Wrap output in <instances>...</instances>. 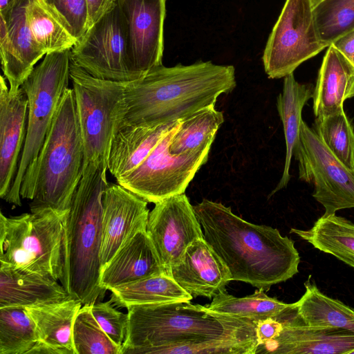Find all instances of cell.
<instances>
[{
	"label": "cell",
	"instance_id": "obj_1",
	"mask_svg": "<svg viewBox=\"0 0 354 354\" xmlns=\"http://www.w3.org/2000/svg\"><path fill=\"white\" fill-rule=\"evenodd\" d=\"M193 207L204 239L228 268L232 281L266 291L299 272L294 241L277 229L250 223L230 207L207 199Z\"/></svg>",
	"mask_w": 354,
	"mask_h": 354
},
{
	"label": "cell",
	"instance_id": "obj_2",
	"mask_svg": "<svg viewBox=\"0 0 354 354\" xmlns=\"http://www.w3.org/2000/svg\"><path fill=\"white\" fill-rule=\"evenodd\" d=\"M236 85L232 65L199 61L190 65L156 66L126 83L123 124H160L183 120L215 105L221 94L230 93Z\"/></svg>",
	"mask_w": 354,
	"mask_h": 354
},
{
	"label": "cell",
	"instance_id": "obj_3",
	"mask_svg": "<svg viewBox=\"0 0 354 354\" xmlns=\"http://www.w3.org/2000/svg\"><path fill=\"white\" fill-rule=\"evenodd\" d=\"M90 163L73 195L64 223L63 274L60 280L68 294L82 304L103 299L106 290L100 285L102 216L106 171Z\"/></svg>",
	"mask_w": 354,
	"mask_h": 354
},
{
	"label": "cell",
	"instance_id": "obj_4",
	"mask_svg": "<svg viewBox=\"0 0 354 354\" xmlns=\"http://www.w3.org/2000/svg\"><path fill=\"white\" fill-rule=\"evenodd\" d=\"M84 150L73 88H67L53 122L20 189L31 201L30 212L51 209L62 216L69 212L82 176Z\"/></svg>",
	"mask_w": 354,
	"mask_h": 354
},
{
	"label": "cell",
	"instance_id": "obj_5",
	"mask_svg": "<svg viewBox=\"0 0 354 354\" xmlns=\"http://www.w3.org/2000/svg\"><path fill=\"white\" fill-rule=\"evenodd\" d=\"M122 354L130 348L194 339H257L252 320L216 312L190 301L132 305Z\"/></svg>",
	"mask_w": 354,
	"mask_h": 354
},
{
	"label": "cell",
	"instance_id": "obj_6",
	"mask_svg": "<svg viewBox=\"0 0 354 354\" xmlns=\"http://www.w3.org/2000/svg\"><path fill=\"white\" fill-rule=\"evenodd\" d=\"M71 49L45 55L21 85L28 101V123L17 174L4 200L21 205L20 189L24 178L34 166L70 79Z\"/></svg>",
	"mask_w": 354,
	"mask_h": 354
},
{
	"label": "cell",
	"instance_id": "obj_7",
	"mask_svg": "<svg viewBox=\"0 0 354 354\" xmlns=\"http://www.w3.org/2000/svg\"><path fill=\"white\" fill-rule=\"evenodd\" d=\"M51 209L6 217L0 213V261L59 281L64 223Z\"/></svg>",
	"mask_w": 354,
	"mask_h": 354
},
{
	"label": "cell",
	"instance_id": "obj_8",
	"mask_svg": "<svg viewBox=\"0 0 354 354\" xmlns=\"http://www.w3.org/2000/svg\"><path fill=\"white\" fill-rule=\"evenodd\" d=\"M70 79L84 145V166L94 163L108 169L111 144L126 115L127 82L96 78L71 59Z\"/></svg>",
	"mask_w": 354,
	"mask_h": 354
},
{
	"label": "cell",
	"instance_id": "obj_9",
	"mask_svg": "<svg viewBox=\"0 0 354 354\" xmlns=\"http://www.w3.org/2000/svg\"><path fill=\"white\" fill-rule=\"evenodd\" d=\"M326 48L315 23L313 0H286L264 49L265 72L271 79L285 77Z\"/></svg>",
	"mask_w": 354,
	"mask_h": 354
},
{
	"label": "cell",
	"instance_id": "obj_10",
	"mask_svg": "<svg viewBox=\"0 0 354 354\" xmlns=\"http://www.w3.org/2000/svg\"><path fill=\"white\" fill-rule=\"evenodd\" d=\"M71 59L98 79L130 82L141 77L131 65L126 24L117 0L71 49Z\"/></svg>",
	"mask_w": 354,
	"mask_h": 354
},
{
	"label": "cell",
	"instance_id": "obj_11",
	"mask_svg": "<svg viewBox=\"0 0 354 354\" xmlns=\"http://www.w3.org/2000/svg\"><path fill=\"white\" fill-rule=\"evenodd\" d=\"M293 156L298 161L299 178L314 185L313 196L324 206L323 216L354 207V171L345 166L304 120Z\"/></svg>",
	"mask_w": 354,
	"mask_h": 354
},
{
	"label": "cell",
	"instance_id": "obj_12",
	"mask_svg": "<svg viewBox=\"0 0 354 354\" xmlns=\"http://www.w3.org/2000/svg\"><path fill=\"white\" fill-rule=\"evenodd\" d=\"M180 124L162 138L140 166L118 180V183L154 204L185 193L198 170L207 160L209 149L188 153H173L170 143Z\"/></svg>",
	"mask_w": 354,
	"mask_h": 354
},
{
	"label": "cell",
	"instance_id": "obj_13",
	"mask_svg": "<svg viewBox=\"0 0 354 354\" xmlns=\"http://www.w3.org/2000/svg\"><path fill=\"white\" fill-rule=\"evenodd\" d=\"M147 233L167 274L194 241L203 238L193 205L185 193L156 203L149 212Z\"/></svg>",
	"mask_w": 354,
	"mask_h": 354
},
{
	"label": "cell",
	"instance_id": "obj_14",
	"mask_svg": "<svg viewBox=\"0 0 354 354\" xmlns=\"http://www.w3.org/2000/svg\"><path fill=\"white\" fill-rule=\"evenodd\" d=\"M124 18L128 54L140 77L162 65L166 0H117Z\"/></svg>",
	"mask_w": 354,
	"mask_h": 354
},
{
	"label": "cell",
	"instance_id": "obj_15",
	"mask_svg": "<svg viewBox=\"0 0 354 354\" xmlns=\"http://www.w3.org/2000/svg\"><path fill=\"white\" fill-rule=\"evenodd\" d=\"M32 0H12L0 12V56L9 91H18L45 52L35 41L28 19Z\"/></svg>",
	"mask_w": 354,
	"mask_h": 354
},
{
	"label": "cell",
	"instance_id": "obj_16",
	"mask_svg": "<svg viewBox=\"0 0 354 354\" xmlns=\"http://www.w3.org/2000/svg\"><path fill=\"white\" fill-rule=\"evenodd\" d=\"M147 203L118 183H108L102 198V268L130 238L147 230Z\"/></svg>",
	"mask_w": 354,
	"mask_h": 354
},
{
	"label": "cell",
	"instance_id": "obj_17",
	"mask_svg": "<svg viewBox=\"0 0 354 354\" xmlns=\"http://www.w3.org/2000/svg\"><path fill=\"white\" fill-rule=\"evenodd\" d=\"M279 321L283 323L280 334L259 345L256 353L350 354L354 350L353 333L308 326L297 317L295 308L294 317Z\"/></svg>",
	"mask_w": 354,
	"mask_h": 354
},
{
	"label": "cell",
	"instance_id": "obj_18",
	"mask_svg": "<svg viewBox=\"0 0 354 354\" xmlns=\"http://www.w3.org/2000/svg\"><path fill=\"white\" fill-rule=\"evenodd\" d=\"M28 97L21 87L11 94L0 78V197L4 200L14 182L27 132Z\"/></svg>",
	"mask_w": 354,
	"mask_h": 354
},
{
	"label": "cell",
	"instance_id": "obj_19",
	"mask_svg": "<svg viewBox=\"0 0 354 354\" xmlns=\"http://www.w3.org/2000/svg\"><path fill=\"white\" fill-rule=\"evenodd\" d=\"M169 274L193 298L212 299L232 281L228 268L204 238L187 247Z\"/></svg>",
	"mask_w": 354,
	"mask_h": 354
},
{
	"label": "cell",
	"instance_id": "obj_20",
	"mask_svg": "<svg viewBox=\"0 0 354 354\" xmlns=\"http://www.w3.org/2000/svg\"><path fill=\"white\" fill-rule=\"evenodd\" d=\"M161 274L167 272L147 230H142L130 238L102 268L100 285L109 290Z\"/></svg>",
	"mask_w": 354,
	"mask_h": 354
},
{
	"label": "cell",
	"instance_id": "obj_21",
	"mask_svg": "<svg viewBox=\"0 0 354 354\" xmlns=\"http://www.w3.org/2000/svg\"><path fill=\"white\" fill-rule=\"evenodd\" d=\"M180 121L160 124L122 123L109 149L108 170L111 174L118 180L135 170Z\"/></svg>",
	"mask_w": 354,
	"mask_h": 354
},
{
	"label": "cell",
	"instance_id": "obj_22",
	"mask_svg": "<svg viewBox=\"0 0 354 354\" xmlns=\"http://www.w3.org/2000/svg\"><path fill=\"white\" fill-rule=\"evenodd\" d=\"M80 300L70 298L46 305L26 307L33 319L38 342L28 354H75L73 328L82 306Z\"/></svg>",
	"mask_w": 354,
	"mask_h": 354
},
{
	"label": "cell",
	"instance_id": "obj_23",
	"mask_svg": "<svg viewBox=\"0 0 354 354\" xmlns=\"http://www.w3.org/2000/svg\"><path fill=\"white\" fill-rule=\"evenodd\" d=\"M0 263V308H26L72 298L62 283L53 277Z\"/></svg>",
	"mask_w": 354,
	"mask_h": 354
},
{
	"label": "cell",
	"instance_id": "obj_24",
	"mask_svg": "<svg viewBox=\"0 0 354 354\" xmlns=\"http://www.w3.org/2000/svg\"><path fill=\"white\" fill-rule=\"evenodd\" d=\"M354 97V67L330 44L325 53L313 93L316 117L344 109L346 100Z\"/></svg>",
	"mask_w": 354,
	"mask_h": 354
},
{
	"label": "cell",
	"instance_id": "obj_25",
	"mask_svg": "<svg viewBox=\"0 0 354 354\" xmlns=\"http://www.w3.org/2000/svg\"><path fill=\"white\" fill-rule=\"evenodd\" d=\"M311 85L299 83L293 73L284 77L282 92L277 98V109L281 120L286 140V158L281 178L271 194L286 187L290 180V167L297 145L304 105L313 97Z\"/></svg>",
	"mask_w": 354,
	"mask_h": 354
},
{
	"label": "cell",
	"instance_id": "obj_26",
	"mask_svg": "<svg viewBox=\"0 0 354 354\" xmlns=\"http://www.w3.org/2000/svg\"><path fill=\"white\" fill-rule=\"evenodd\" d=\"M290 232L354 268V224L351 221L335 214L322 216L310 230L292 228Z\"/></svg>",
	"mask_w": 354,
	"mask_h": 354
},
{
	"label": "cell",
	"instance_id": "obj_27",
	"mask_svg": "<svg viewBox=\"0 0 354 354\" xmlns=\"http://www.w3.org/2000/svg\"><path fill=\"white\" fill-rule=\"evenodd\" d=\"M307 282L306 292L295 302L296 314L302 322L310 326L339 328L354 333V309Z\"/></svg>",
	"mask_w": 354,
	"mask_h": 354
},
{
	"label": "cell",
	"instance_id": "obj_28",
	"mask_svg": "<svg viewBox=\"0 0 354 354\" xmlns=\"http://www.w3.org/2000/svg\"><path fill=\"white\" fill-rule=\"evenodd\" d=\"M110 300L118 307L191 301L193 297L167 274H161L109 290Z\"/></svg>",
	"mask_w": 354,
	"mask_h": 354
},
{
	"label": "cell",
	"instance_id": "obj_29",
	"mask_svg": "<svg viewBox=\"0 0 354 354\" xmlns=\"http://www.w3.org/2000/svg\"><path fill=\"white\" fill-rule=\"evenodd\" d=\"M27 19L39 46L48 53L71 49L77 42L66 21L44 0H32Z\"/></svg>",
	"mask_w": 354,
	"mask_h": 354
},
{
	"label": "cell",
	"instance_id": "obj_30",
	"mask_svg": "<svg viewBox=\"0 0 354 354\" xmlns=\"http://www.w3.org/2000/svg\"><path fill=\"white\" fill-rule=\"evenodd\" d=\"M223 122V112L214 105L198 110L181 120L171 140V151L182 154L210 149Z\"/></svg>",
	"mask_w": 354,
	"mask_h": 354
},
{
	"label": "cell",
	"instance_id": "obj_31",
	"mask_svg": "<svg viewBox=\"0 0 354 354\" xmlns=\"http://www.w3.org/2000/svg\"><path fill=\"white\" fill-rule=\"evenodd\" d=\"M207 306L216 312L246 318L257 322L268 317L279 319L286 311L295 307V303L286 304L270 297L263 289H257L252 295L236 297L223 290L212 298Z\"/></svg>",
	"mask_w": 354,
	"mask_h": 354
},
{
	"label": "cell",
	"instance_id": "obj_32",
	"mask_svg": "<svg viewBox=\"0 0 354 354\" xmlns=\"http://www.w3.org/2000/svg\"><path fill=\"white\" fill-rule=\"evenodd\" d=\"M37 342L35 324L26 307L0 308V354H28Z\"/></svg>",
	"mask_w": 354,
	"mask_h": 354
},
{
	"label": "cell",
	"instance_id": "obj_33",
	"mask_svg": "<svg viewBox=\"0 0 354 354\" xmlns=\"http://www.w3.org/2000/svg\"><path fill=\"white\" fill-rule=\"evenodd\" d=\"M258 346L257 339H194L170 345L133 348L124 354H255Z\"/></svg>",
	"mask_w": 354,
	"mask_h": 354
},
{
	"label": "cell",
	"instance_id": "obj_34",
	"mask_svg": "<svg viewBox=\"0 0 354 354\" xmlns=\"http://www.w3.org/2000/svg\"><path fill=\"white\" fill-rule=\"evenodd\" d=\"M314 130L329 150L354 171V129L344 110L316 117Z\"/></svg>",
	"mask_w": 354,
	"mask_h": 354
},
{
	"label": "cell",
	"instance_id": "obj_35",
	"mask_svg": "<svg viewBox=\"0 0 354 354\" xmlns=\"http://www.w3.org/2000/svg\"><path fill=\"white\" fill-rule=\"evenodd\" d=\"M313 13L319 36L328 47L354 30V0H313Z\"/></svg>",
	"mask_w": 354,
	"mask_h": 354
},
{
	"label": "cell",
	"instance_id": "obj_36",
	"mask_svg": "<svg viewBox=\"0 0 354 354\" xmlns=\"http://www.w3.org/2000/svg\"><path fill=\"white\" fill-rule=\"evenodd\" d=\"M91 304L82 305L74 320L73 339L75 354H122V346L109 337L93 317Z\"/></svg>",
	"mask_w": 354,
	"mask_h": 354
},
{
	"label": "cell",
	"instance_id": "obj_37",
	"mask_svg": "<svg viewBox=\"0 0 354 354\" xmlns=\"http://www.w3.org/2000/svg\"><path fill=\"white\" fill-rule=\"evenodd\" d=\"M109 299L91 304V312L104 332L116 344L122 346L125 341L129 317L113 307Z\"/></svg>",
	"mask_w": 354,
	"mask_h": 354
},
{
	"label": "cell",
	"instance_id": "obj_38",
	"mask_svg": "<svg viewBox=\"0 0 354 354\" xmlns=\"http://www.w3.org/2000/svg\"><path fill=\"white\" fill-rule=\"evenodd\" d=\"M68 24L73 36L80 40L88 29L85 0H44Z\"/></svg>",
	"mask_w": 354,
	"mask_h": 354
},
{
	"label": "cell",
	"instance_id": "obj_39",
	"mask_svg": "<svg viewBox=\"0 0 354 354\" xmlns=\"http://www.w3.org/2000/svg\"><path fill=\"white\" fill-rule=\"evenodd\" d=\"M283 329V323L272 317L259 320L256 324V337L259 345L277 337Z\"/></svg>",
	"mask_w": 354,
	"mask_h": 354
},
{
	"label": "cell",
	"instance_id": "obj_40",
	"mask_svg": "<svg viewBox=\"0 0 354 354\" xmlns=\"http://www.w3.org/2000/svg\"><path fill=\"white\" fill-rule=\"evenodd\" d=\"M113 1L114 0H85L88 15V28L107 12Z\"/></svg>",
	"mask_w": 354,
	"mask_h": 354
},
{
	"label": "cell",
	"instance_id": "obj_41",
	"mask_svg": "<svg viewBox=\"0 0 354 354\" xmlns=\"http://www.w3.org/2000/svg\"><path fill=\"white\" fill-rule=\"evenodd\" d=\"M354 67V30L332 44Z\"/></svg>",
	"mask_w": 354,
	"mask_h": 354
},
{
	"label": "cell",
	"instance_id": "obj_42",
	"mask_svg": "<svg viewBox=\"0 0 354 354\" xmlns=\"http://www.w3.org/2000/svg\"><path fill=\"white\" fill-rule=\"evenodd\" d=\"M12 0H0V12L7 8Z\"/></svg>",
	"mask_w": 354,
	"mask_h": 354
},
{
	"label": "cell",
	"instance_id": "obj_43",
	"mask_svg": "<svg viewBox=\"0 0 354 354\" xmlns=\"http://www.w3.org/2000/svg\"><path fill=\"white\" fill-rule=\"evenodd\" d=\"M350 354H354V350H353V351H352L350 353Z\"/></svg>",
	"mask_w": 354,
	"mask_h": 354
}]
</instances>
